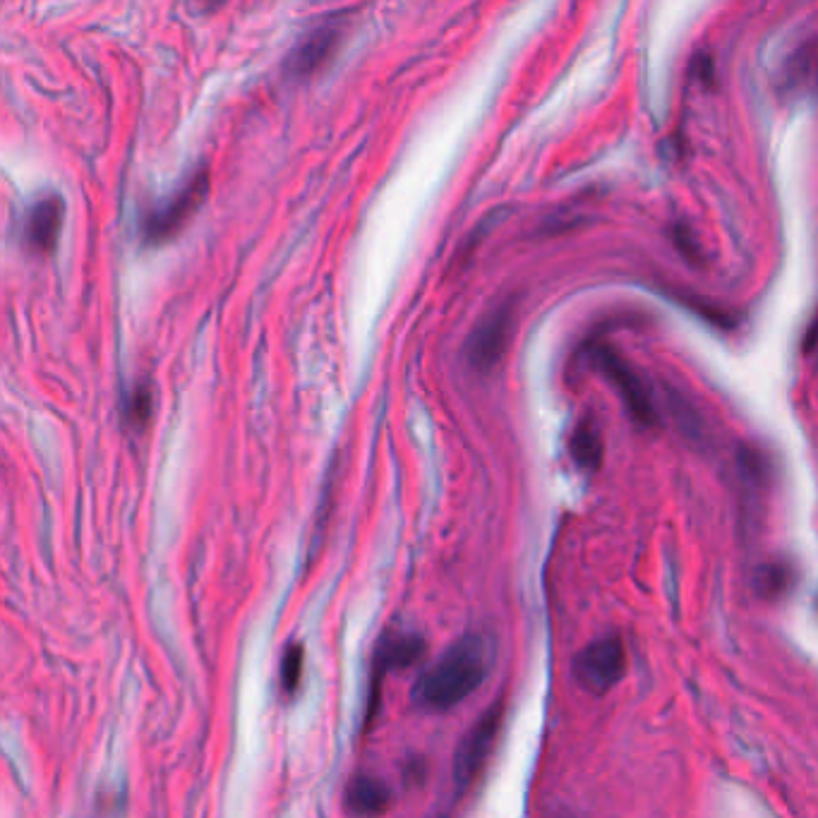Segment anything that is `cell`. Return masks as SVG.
<instances>
[{
  "instance_id": "1",
  "label": "cell",
  "mask_w": 818,
  "mask_h": 818,
  "mask_svg": "<svg viewBox=\"0 0 818 818\" xmlns=\"http://www.w3.org/2000/svg\"><path fill=\"white\" fill-rule=\"evenodd\" d=\"M495 660V644L485 634H466L449 646L413 686V704L430 713H444L478 689Z\"/></svg>"
},
{
  "instance_id": "2",
  "label": "cell",
  "mask_w": 818,
  "mask_h": 818,
  "mask_svg": "<svg viewBox=\"0 0 818 818\" xmlns=\"http://www.w3.org/2000/svg\"><path fill=\"white\" fill-rule=\"evenodd\" d=\"M207 187L209 173L205 166H199V169H195L193 175H187L169 197L161 199L159 205H154L147 215L142 217V235H145V241L163 243L181 231L190 215L199 207V202L205 199Z\"/></svg>"
},
{
  "instance_id": "3",
  "label": "cell",
  "mask_w": 818,
  "mask_h": 818,
  "mask_svg": "<svg viewBox=\"0 0 818 818\" xmlns=\"http://www.w3.org/2000/svg\"><path fill=\"white\" fill-rule=\"evenodd\" d=\"M590 358H593V363L598 365V370L610 379L614 391H618V394L622 396V401L626 403V411H630V416L638 425H644V428L656 425L658 413H656L654 399H650V391L644 382V377L638 375L634 367L622 358L620 353H614L610 346H605V343H600V346L593 349Z\"/></svg>"
},
{
  "instance_id": "4",
  "label": "cell",
  "mask_w": 818,
  "mask_h": 818,
  "mask_svg": "<svg viewBox=\"0 0 818 818\" xmlns=\"http://www.w3.org/2000/svg\"><path fill=\"white\" fill-rule=\"evenodd\" d=\"M502 718H504V706L492 704L476 720V725L464 734V740L459 742V749L454 754V770H452L456 790H466L483 770L497 742V734H500Z\"/></svg>"
},
{
  "instance_id": "5",
  "label": "cell",
  "mask_w": 818,
  "mask_h": 818,
  "mask_svg": "<svg viewBox=\"0 0 818 818\" xmlns=\"http://www.w3.org/2000/svg\"><path fill=\"white\" fill-rule=\"evenodd\" d=\"M626 650L620 636H605L586 646L574 660L578 684L593 694L610 692L624 677Z\"/></svg>"
},
{
  "instance_id": "6",
  "label": "cell",
  "mask_w": 818,
  "mask_h": 818,
  "mask_svg": "<svg viewBox=\"0 0 818 818\" xmlns=\"http://www.w3.org/2000/svg\"><path fill=\"white\" fill-rule=\"evenodd\" d=\"M512 327H514V307L512 303H502L492 307V310L485 315L480 322L473 329V334L468 339V361L476 370H490V367L497 365V361L502 358L506 346H509V337H512Z\"/></svg>"
},
{
  "instance_id": "7",
  "label": "cell",
  "mask_w": 818,
  "mask_h": 818,
  "mask_svg": "<svg viewBox=\"0 0 818 818\" xmlns=\"http://www.w3.org/2000/svg\"><path fill=\"white\" fill-rule=\"evenodd\" d=\"M343 37V20L339 17H327L325 22H319L317 27L310 32L295 46L293 53L289 56V70L293 75H310L315 70L322 65L327 58L337 51V46Z\"/></svg>"
},
{
  "instance_id": "8",
  "label": "cell",
  "mask_w": 818,
  "mask_h": 818,
  "mask_svg": "<svg viewBox=\"0 0 818 818\" xmlns=\"http://www.w3.org/2000/svg\"><path fill=\"white\" fill-rule=\"evenodd\" d=\"M63 227V199L61 195H46L27 209L22 223V239L34 253H51Z\"/></svg>"
},
{
  "instance_id": "9",
  "label": "cell",
  "mask_w": 818,
  "mask_h": 818,
  "mask_svg": "<svg viewBox=\"0 0 818 818\" xmlns=\"http://www.w3.org/2000/svg\"><path fill=\"white\" fill-rule=\"evenodd\" d=\"M391 790L384 780L361 773L355 776L346 788V806L351 814L379 816L389 809Z\"/></svg>"
},
{
  "instance_id": "10",
  "label": "cell",
  "mask_w": 818,
  "mask_h": 818,
  "mask_svg": "<svg viewBox=\"0 0 818 818\" xmlns=\"http://www.w3.org/2000/svg\"><path fill=\"white\" fill-rule=\"evenodd\" d=\"M425 654V642L418 634H389L382 646L377 650V670L379 672H391V670H401V668H411L413 662L420 660Z\"/></svg>"
},
{
  "instance_id": "11",
  "label": "cell",
  "mask_w": 818,
  "mask_h": 818,
  "mask_svg": "<svg viewBox=\"0 0 818 818\" xmlns=\"http://www.w3.org/2000/svg\"><path fill=\"white\" fill-rule=\"evenodd\" d=\"M569 452H572L574 464L581 471H596L602 461V437L593 420H584L574 430L569 440Z\"/></svg>"
},
{
  "instance_id": "12",
  "label": "cell",
  "mask_w": 818,
  "mask_h": 818,
  "mask_svg": "<svg viewBox=\"0 0 818 818\" xmlns=\"http://www.w3.org/2000/svg\"><path fill=\"white\" fill-rule=\"evenodd\" d=\"M792 586V572L788 566H766L761 576H758V590L764 593L766 598H780L782 593H788Z\"/></svg>"
},
{
  "instance_id": "13",
  "label": "cell",
  "mask_w": 818,
  "mask_h": 818,
  "mask_svg": "<svg viewBox=\"0 0 818 818\" xmlns=\"http://www.w3.org/2000/svg\"><path fill=\"white\" fill-rule=\"evenodd\" d=\"M151 416V391L145 384H137L125 399V418L133 425H145Z\"/></svg>"
},
{
  "instance_id": "14",
  "label": "cell",
  "mask_w": 818,
  "mask_h": 818,
  "mask_svg": "<svg viewBox=\"0 0 818 818\" xmlns=\"http://www.w3.org/2000/svg\"><path fill=\"white\" fill-rule=\"evenodd\" d=\"M301 672H303V648L293 646L286 650V658H283V666H281V682L289 692H293L295 686H298Z\"/></svg>"
}]
</instances>
